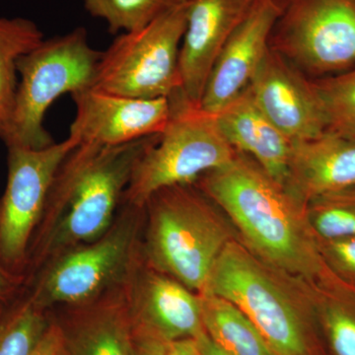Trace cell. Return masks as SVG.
<instances>
[{"instance_id": "obj_1", "label": "cell", "mask_w": 355, "mask_h": 355, "mask_svg": "<svg viewBox=\"0 0 355 355\" xmlns=\"http://www.w3.org/2000/svg\"><path fill=\"white\" fill-rule=\"evenodd\" d=\"M232 220L245 246L266 265L313 284L327 270L305 205L256 161L237 153L195 183Z\"/></svg>"}, {"instance_id": "obj_2", "label": "cell", "mask_w": 355, "mask_h": 355, "mask_svg": "<svg viewBox=\"0 0 355 355\" xmlns=\"http://www.w3.org/2000/svg\"><path fill=\"white\" fill-rule=\"evenodd\" d=\"M159 135L116 146L78 144L70 151L55 174L30 243L26 282L58 254L108 230L135 164Z\"/></svg>"}, {"instance_id": "obj_3", "label": "cell", "mask_w": 355, "mask_h": 355, "mask_svg": "<svg viewBox=\"0 0 355 355\" xmlns=\"http://www.w3.org/2000/svg\"><path fill=\"white\" fill-rule=\"evenodd\" d=\"M142 258L200 294L216 259L234 239L214 202L195 184L168 187L144 205Z\"/></svg>"}, {"instance_id": "obj_4", "label": "cell", "mask_w": 355, "mask_h": 355, "mask_svg": "<svg viewBox=\"0 0 355 355\" xmlns=\"http://www.w3.org/2000/svg\"><path fill=\"white\" fill-rule=\"evenodd\" d=\"M144 220V207L121 200L104 234L48 261L26 282V292L50 311L83 304L127 284L142 257Z\"/></svg>"}, {"instance_id": "obj_5", "label": "cell", "mask_w": 355, "mask_h": 355, "mask_svg": "<svg viewBox=\"0 0 355 355\" xmlns=\"http://www.w3.org/2000/svg\"><path fill=\"white\" fill-rule=\"evenodd\" d=\"M282 275L233 239L216 259L202 293L237 306L275 354L311 355L308 310L305 304L301 306L309 297V291L300 301Z\"/></svg>"}, {"instance_id": "obj_6", "label": "cell", "mask_w": 355, "mask_h": 355, "mask_svg": "<svg viewBox=\"0 0 355 355\" xmlns=\"http://www.w3.org/2000/svg\"><path fill=\"white\" fill-rule=\"evenodd\" d=\"M101 57L83 27L44 39L20 57L15 104L2 139L7 148L42 149L55 144L44 127L46 111L60 96L92 87Z\"/></svg>"}, {"instance_id": "obj_7", "label": "cell", "mask_w": 355, "mask_h": 355, "mask_svg": "<svg viewBox=\"0 0 355 355\" xmlns=\"http://www.w3.org/2000/svg\"><path fill=\"white\" fill-rule=\"evenodd\" d=\"M170 100L172 113L167 127L135 164L123 193L125 202L144 207L161 189L195 184L203 174L229 164L237 155L214 114L188 101L181 90Z\"/></svg>"}, {"instance_id": "obj_8", "label": "cell", "mask_w": 355, "mask_h": 355, "mask_svg": "<svg viewBox=\"0 0 355 355\" xmlns=\"http://www.w3.org/2000/svg\"><path fill=\"white\" fill-rule=\"evenodd\" d=\"M190 2L119 35L102 51L92 88L139 99L171 98L181 90L180 50Z\"/></svg>"}, {"instance_id": "obj_9", "label": "cell", "mask_w": 355, "mask_h": 355, "mask_svg": "<svg viewBox=\"0 0 355 355\" xmlns=\"http://www.w3.org/2000/svg\"><path fill=\"white\" fill-rule=\"evenodd\" d=\"M270 50L309 78L355 67V0H282Z\"/></svg>"}, {"instance_id": "obj_10", "label": "cell", "mask_w": 355, "mask_h": 355, "mask_svg": "<svg viewBox=\"0 0 355 355\" xmlns=\"http://www.w3.org/2000/svg\"><path fill=\"white\" fill-rule=\"evenodd\" d=\"M77 146L69 137L42 149L7 148V182L0 198V261L17 275L25 277L30 243L51 184Z\"/></svg>"}, {"instance_id": "obj_11", "label": "cell", "mask_w": 355, "mask_h": 355, "mask_svg": "<svg viewBox=\"0 0 355 355\" xmlns=\"http://www.w3.org/2000/svg\"><path fill=\"white\" fill-rule=\"evenodd\" d=\"M71 97L76 114L69 137L77 144L116 146L160 135L172 113L170 98L139 99L92 87Z\"/></svg>"}, {"instance_id": "obj_12", "label": "cell", "mask_w": 355, "mask_h": 355, "mask_svg": "<svg viewBox=\"0 0 355 355\" xmlns=\"http://www.w3.org/2000/svg\"><path fill=\"white\" fill-rule=\"evenodd\" d=\"M248 89L266 118L292 142L327 132L312 79L270 48Z\"/></svg>"}, {"instance_id": "obj_13", "label": "cell", "mask_w": 355, "mask_h": 355, "mask_svg": "<svg viewBox=\"0 0 355 355\" xmlns=\"http://www.w3.org/2000/svg\"><path fill=\"white\" fill-rule=\"evenodd\" d=\"M128 295L133 327L166 343L205 331L200 295L147 266L142 257L128 279Z\"/></svg>"}, {"instance_id": "obj_14", "label": "cell", "mask_w": 355, "mask_h": 355, "mask_svg": "<svg viewBox=\"0 0 355 355\" xmlns=\"http://www.w3.org/2000/svg\"><path fill=\"white\" fill-rule=\"evenodd\" d=\"M280 4L282 0H254L212 67L198 104L203 111L218 114L249 87L270 51Z\"/></svg>"}, {"instance_id": "obj_15", "label": "cell", "mask_w": 355, "mask_h": 355, "mask_svg": "<svg viewBox=\"0 0 355 355\" xmlns=\"http://www.w3.org/2000/svg\"><path fill=\"white\" fill-rule=\"evenodd\" d=\"M50 313L62 335V355H135L128 282Z\"/></svg>"}, {"instance_id": "obj_16", "label": "cell", "mask_w": 355, "mask_h": 355, "mask_svg": "<svg viewBox=\"0 0 355 355\" xmlns=\"http://www.w3.org/2000/svg\"><path fill=\"white\" fill-rule=\"evenodd\" d=\"M254 0H191L181 50V92L200 104L212 67Z\"/></svg>"}, {"instance_id": "obj_17", "label": "cell", "mask_w": 355, "mask_h": 355, "mask_svg": "<svg viewBox=\"0 0 355 355\" xmlns=\"http://www.w3.org/2000/svg\"><path fill=\"white\" fill-rule=\"evenodd\" d=\"M286 189L305 205L355 189V135L326 132L293 142Z\"/></svg>"}, {"instance_id": "obj_18", "label": "cell", "mask_w": 355, "mask_h": 355, "mask_svg": "<svg viewBox=\"0 0 355 355\" xmlns=\"http://www.w3.org/2000/svg\"><path fill=\"white\" fill-rule=\"evenodd\" d=\"M214 116L230 146L286 188L293 142L266 118L249 89Z\"/></svg>"}, {"instance_id": "obj_19", "label": "cell", "mask_w": 355, "mask_h": 355, "mask_svg": "<svg viewBox=\"0 0 355 355\" xmlns=\"http://www.w3.org/2000/svg\"><path fill=\"white\" fill-rule=\"evenodd\" d=\"M313 314L330 355H355V286L327 266L323 277L308 284Z\"/></svg>"}, {"instance_id": "obj_20", "label": "cell", "mask_w": 355, "mask_h": 355, "mask_svg": "<svg viewBox=\"0 0 355 355\" xmlns=\"http://www.w3.org/2000/svg\"><path fill=\"white\" fill-rule=\"evenodd\" d=\"M203 328L229 355H277L253 322L237 306L214 294H198Z\"/></svg>"}, {"instance_id": "obj_21", "label": "cell", "mask_w": 355, "mask_h": 355, "mask_svg": "<svg viewBox=\"0 0 355 355\" xmlns=\"http://www.w3.org/2000/svg\"><path fill=\"white\" fill-rule=\"evenodd\" d=\"M43 40V33L34 21L0 17V139L6 135L15 104L18 60Z\"/></svg>"}, {"instance_id": "obj_22", "label": "cell", "mask_w": 355, "mask_h": 355, "mask_svg": "<svg viewBox=\"0 0 355 355\" xmlns=\"http://www.w3.org/2000/svg\"><path fill=\"white\" fill-rule=\"evenodd\" d=\"M51 321L50 311L37 305L25 289L0 306V355H30Z\"/></svg>"}, {"instance_id": "obj_23", "label": "cell", "mask_w": 355, "mask_h": 355, "mask_svg": "<svg viewBox=\"0 0 355 355\" xmlns=\"http://www.w3.org/2000/svg\"><path fill=\"white\" fill-rule=\"evenodd\" d=\"M191 0H84L92 17L104 20L111 34L141 29L175 7Z\"/></svg>"}, {"instance_id": "obj_24", "label": "cell", "mask_w": 355, "mask_h": 355, "mask_svg": "<svg viewBox=\"0 0 355 355\" xmlns=\"http://www.w3.org/2000/svg\"><path fill=\"white\" fill-rule=\"evenodd\" d=\"M312 84L326 119L327 132L355 135V67L312 79Z\"/></svg>"}, {"instance_id": "obj_25", "label": "cell", "mask_w": 355, "mask_h": 355, "mask_svg": "<svg viewBox=\"0 0 355 355\" xmlns=\"http://www.w3.org/2000/svg\"><path fill=\"white\" fill-rule=\"evenodd\" d=\"M305 216L317 239L355 237V189L310 200Z\"/></svg>"}, {"instance_id": "obj_26", "label": "cell", "mask_w": 355, "mask_h": 355, "mask_svg": "<svg viewBox=\"0 0 355 355\" xmlns=\"http://www.w3.org/2000/svg\"><path fill=\"white\" fill-rule=\"evenodd\" d=\"M317 242L326 266L340 279L355 286V237Z\"/></svg>"}, {"instance_id": "obj_27", "label": "cell", "mask_w": 355, "mask_h": 355, "mask_svg": "<svg viewBox=\"0 0 355 355\" xmlns=\"http://www.w3.org/2000/svg\"><path fill=\"white\" fill-rule=\"evenodd\" d=\"M168 343L133 327L135 355H167Z\"/></svg>"}, {"instance_id": "obj_28", "label": "cell", "mask_w": 355, "mask_h": 355, "mask_svg": "<svg viewBox=\"0 0 355 355\" xmlns=\"http://www.w3.org/2000/svg\"><path fill=\"white\" fill-rule=\"evenodd\" d=\"M26 279L13 272L0 261V303L6 304L17 297L25 287Z\"/></svg>"}, {"instance_id": "obj_29", "label": "cell", "mask_w": 355, "mask_h": 355, "mask_svg": "<svg viewBox=\"0 0 355 355\" xmlns=\"http://www.w3.org/2000/svg\"><path fill=\"white\" fill-rule=\"evenodd\" d=\"M30 355H62V335L53 318L46 333Z\"/></svg>"}, {"instance_id": "obj_30", "label": "cell", "mask_w": 355, "mask_h": 355, "mask_svg": "<svg viewBox=\"0 0 355 355\" xmlns=\"http://www.w3.org/2000/svg\"><path fill=\"white\" fill-rule=\"evenodd\" d=\"M167 355H202L195 338L168 343Z\"/></svg>"}, {"instance_id": "obj_31", "label": "cell", "mask_w": 355, "mask_h": 355, "mask_svg": "<svg viewBox=\"0 0 355 355\" xmlns=\"http://www.w3.org/2000/svg\"><path fill=\"white\" fill-rule=\"evenodd\" d=\"M195 340L202 355H229L209 338L205 331L198 335Z\"/></svg>"}, {"instance_id": "obj_32", "label": "cell", "mask_w": 355, "mask_h": 355, "mask_svg": "<svg viewBox=\"0 0 355 355\" xmlns=\"http://www.w3.org/2000/svg\"><path fill=\"white\" fill-rule=\"evenodd\" d=\"M1 305H2V303H0V306H1Z\"/></svg>"}]
</instances>
